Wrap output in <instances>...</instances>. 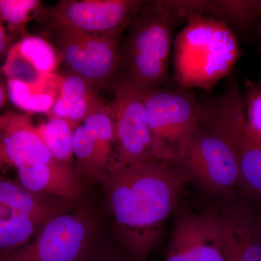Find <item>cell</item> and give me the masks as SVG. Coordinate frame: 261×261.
<instances>
[{
    "label": "cell",
    "instance_id": "6da1fadb",
    "mask_svg": "<svg viewBox=\"0 0 261 261\" xmlns=\"http://www.w3.org/2000/svg\"><path fill=\"white\" fill-rule=\"evenodd\" d=\"M101 181L123 245L146 261L190 180L175 163L152 161L111 170Z\"/></svg>",
    "mask_w": 261,
    "mask_h": 261
},
{
    "label": "cell",
    "instance_id": "7a4b0ae2",
    "mask_svg": "<svg viewBox=\"0 0 261 261\" xmlns=\"http://www.w3.org/2000/svg\"><path fill=\"white\" fill-rule=\"evenodd\" d=\"M174 41V80L182 89L211 90L241 56L234 32L219 20L190 15Z\"/></svg>",
    "mask_w": 261,
    "mask_h": 261
},
{
    "label": "cell",
    "instance_id": "3957f363",
    "mask_svg": "<svg viewBox=\"0 0 261 261\" xmlns=\"http://www.w3.org/2000/svg\"><path fill=\"white\" fill-rule=\"evenodd\" d=\"M177 21L164 1H145L122 42L117 84L145 92L166 83L173 27Z\"/></svg>",
    "mask_w": 261,
    "mask_h": 261
},
{
    "label": "cell",
    "instance_id": "277c9868",
    "mask_svg": "<svg viewBox=\"0 0 261 261\" xmlns=\"http://www.w3.org/2000/svg\"><path fill=\"white\" fill-rule=\"evenodd\" d=\"M123 32L97 35L46 25L44 34L58 49L66 72L98 90H108L115 89L119 79Z\"/></svg>",
    "mask_w": 261,
    "mask_h": 261
},
{
    "label": "cell",
    "instance_id": "5b68a950",
    "mask_svg": "<svg viewBox=\"0 0 261 261\" xmlns=\"http://www.w3.org/2000/svg\"><path fill=\"white\" fill-rule=\"evenodd\" d=\"M185 89L157 88L143 92L157 161L176 163L197 123V99Z\"/></svg>",
    "mask_w": 261,
    "mask_h": 261
},
{
    "label": "cell",
    "instance_id": "8992f818",
    "mask_svg": "<svg viewBox=\"0 0 261 261\" xmlns=\"http://www.w3.org/2000/svg\"><path fill=\"white\" fill-rule=\"evenodd\" d=\"M190 181L214 193L228 194L240 187L236 151L222 136L197 123L190 142L174 163Z\"/></svg>",
    "mask_w": 261,
    "mask_h": 261
},
{
    "label": "cell",
    "instance_id": "52a82bcc",
    "mask_svg": "<svg viewBox=\"0 0 261 261\" xmlns=\"http://www.w3.org/2000/svg\"><path fill=\"white\" fill-rule=\"evenodd\" d=\"M92 228L82 212L57 215L31 241L1 255L0 261H91Z\"/></svg>",
    "mask_w": 261,
    "mask_h": 261
},
{
    "label": "cell",
    "instance_id": "ba28073f",
    "mask_svg": "<svg viewBox=\"0 0 261 261\" xmlns=\"http://www.w3.org/2000/svg\"><path fill=\"white\" fill-rule=\"evenodd\" d=\"M141 0H61L44 7L38 20L85 34L125 30L142 9Z\"/></svg>",
    "mask_w": 261,
    "mask_h": 261
},
{
    "label": "cell",
    "instance_id": "9c48e42d",
    "mask_svg": "<svg viewBox=\"0 0 261 261\" xmlns=\"http://www.w3.org/2000/svg\"><path fill=\"white\" fill-rule=\"evenodd\" d=\"M114 90L110 106L114 117L116 154L109 171L157 161L143 92L121 84H117Z\"/></svg>",
    "mask_w": 261,
    "mask_h": 261
},
{
    "label": "cell",
    "instance_id": "30bf717a",
    "mask_svg": "<svg viewBox=\"0 0 261 261\" xmlns=\"http://www.w3.org/2000/svg\"><path fill=\"white\" fill-rule=\"evenodd\" d=\"M165 261H225L217 212L178 215Z\"/></svg>",
    "mask_w": 261,
    "mask_h": 261
},
{
    "label": "cell",
    "instance_id": "8fae6325",
    "mask_svg": "<svg viewBox=\"0 0 261 261\" xmlns=\"http://www.w3.org/2000/svg\"><path fill=\"white\" fill-rule=\"evenodd\" d=\"M51 161L29 114L6 111L0 116V172Z\"/></svg>",
    "mask_w": 261,
    "mask_h": 261
},
{
    "label": "cell",
    "instance_id": "7c38bea8",
    "mask_svg": "<svg viewBox=\"0 0 261 261\" xmlns=\"http://www.w3.org/2000/svg\"><path fill=\"white\" fill-rule=\"evenodd\" d=\"M225 261H261V212L247 200L217 212Z\"/></svg>",
    "mask_w": 261,
    "mask_h": 261
},
{
    "label": "cell",
    "instance_id": "4fadbf2b",
    "mask_svg": "<svg viewBox=\"0 0 261 261\" xmlns=\"http://www.w3.org/2000/svg\"><path fill=\"white\" fill-rule=\"evenodd\" d=\"M179 10L186 18L202 15L223 22L231 30L242 33L253 32L261 20L260 0L181 1Z\"/></svg>",
    "mask_w": 261,
    "mask_h": 261
},
{
    "label": "cell",
    "instance_id": "5bb4252c",
    "mask_svg": "<svg viewBox=\"0 0 261 261\" xmlns=\"http://www.w3.org/2000/svg\"><path fill=\"white\" fill-rule=\"evenodd\" d=\"M20 185L29 191L74 200L80 195L82 187L78 175L71 165L51 161L18 170Z\"/></svg>",
    "mask_w": 261,
    "mask_h": 261
},
{
    "label": "cell",
    "instance_id": "9a60e30c",
    "mask_svg": "<svg viewBox=\"0 0 261 261\" xmlns=\"http://www.w3.org/2000/svg\"><path fill=\"white\" fill-rule=\"evenodd\" d=\"M58 96L48 118L65 120L74 128L83 123L98 99V89L88 82L65 71L56 73Z\"/></svg>",
    "mask_w": 261,
    "mask_h": 261
},
{
    "label": "cell",
    "instance_id": "2e32d148",
    "mask_svg": "<svg viewBox=\"0 0 261 261\" xmlns=\"http://www.w3.org/2000/svg\"><path fill=\"white\" fill-rule=\"evenodd\" d=\"M0 204L13 213L29 216L42 224L57 215L65 213L69 207L68 201L34 193L1 174Z\"/></svg>",
    "mask_w": 261,
    "mask_h": 261
},
{
    "label": "cell",
    "instance_id": "e0dca14e",
    "mask_svg": "<svg viewBox=\"0 0 261 261\" xmlns=\"http://www.w3.org/2000/svg\"><path fill=\"white\" fill-rule=\"evenodd\" d=\"M10 51L18 68L25 74L37 78L56 74L61 63L58 49L41 36L29 34L13 44Z\"/></svg>",
    "mask_w": 261,
    "mask_h": 261
},
{
    "label": "cell",
    "instance_id": "ac0fdd59",
    "mask_svg": "<svg viewBox=\"0 0 261 261\" xmlns=\"http://www.w3.org/2000/svg\"><path fill=\"white\" fill-rule=\"evenodd\" d=\"M82 125L93 141L99 167L105 176L111 168L116 144L114 117L110 104L98 99Z\"/></svg>",
    "mask_w": 261,
    "mask_h": 261
},
{
    "label": "cell",
    "instance_id": "d6986e66",
    "mask_svg": "<svg viewBox=\"0 0 261 261\" xmlns=\"http://www.w3.org/2000/svg\"><path fill=\"white\" fill-rule=\"evenodd\" d=\"M229 142L238 156L240 190L247 197L261 202V146L249 140L245 129L231 136Z\"/></svg>",
    "mask_w": 261,
    "mask_h": 261
},
{
    "label": "cell",
    "instance_id": "ffe728a7",
    "mask_svg": "<svg viewBox=\"0 0 261 261\" xmlns=\"http://www.w3.org/2000/svg\"><path fill=\"white\" fill-rule=\"evenodd\" d=\"M6 83L12 102L28 113L47 115L58 98L56 73L39 84H27L9 80H6Z\"/></svg>",
    "mask_w": 261,
    "mask_h": 261
},
{
    "label": "cell",
    "instance_id": "44dd1931",
    "mask_svg": "<svg viewBox=\"0 0 261 261\" xmlns=\"http://www.w3.org/2000/svg\"><path fill=\"white\" fill-rule=\"evenodd\" d=\"M75 128L65 120L48 118L36 126L38 135L51 157L58 162L71 165L73 161V135Z\"/></svg>",
    "mask_w": 261,
    "mask_h": 261
},
{
    "label": "cell",
    "instance_id": "7402d4cb",
    "mask_svg": "<svg viewBox=\"0 0 261 261\" xmlns=\"http://www.w3.org/2000/svg\"><path fill=\"white\" fill-rule=\"evenodd\" d=\"M43 225L29 216L15 213L8 217H0V256L28 243Z\"/></svg>",
    "mask_w": 261,
    "mask_h": 261
},
{
    "label": "cell",
    "instance_id": "603a6c76",
    "mask_svg": "<svg viewBox=\"0 0 261 261\" xmlns=\"http://www.w3.org/2000/svg\"><path fill=\"white\" fill-rule=\"evenodd\" d=\"M39 0H0V20L6 24L12 38L29 35L27 24L32 18H39L44 8Z\"/></svg>",
    "mask_w": 261,
    "mask_h": 261
},
{
    "label": "cell",
    "instance_id": "cb8c5ba5",
    "mask_svg": "<svg viewBox=\"0 0 261 261\" xmlns=\"http://www.w3.org/2000/svg\"><path fill=\"white\" fill-rule=\"evenodd\" d=\"M73 153L76 160L75 172L102 179L104 175L99 167L93 141L82 124L73 130Z\"/></svg>",
    "mask_w": 261,
    "mask_h": 261
},
{
    "label": "cell",
    "instance_id": "d4e9b609",
    "mask_svg": "<svg viewBox=\"0 0 261 261\" xmlns=\"http://www.w3.org/2000/svg\"><path fill=\"white\" fill-rule=\"evenodd\" d=\"M245 87V135L249 140L261 146V84L246 80Z\"/></svg>",
    "mask_w": 261,
    "mask_h": 261
},
{
    "label": "cell",
    "instance_id": "484cf974",
    "mask_svg": "<svg viewBox=\"0 0 261 261\" xmlns=\"http://www.w3.org/2000/svg\"><path fill=\"white\" fill-rule=\"evenodd\" d=\"M13 38L10 37L8 31L0 20V58L8 54L13 44Z\"/></svg>",
    "mask_w": 261,
    "mask_h": 261
},
{
    "label": "cell",
    "instance_id": "4316f807",
    "mask_svg": "<svg viewBox=\"0 0 261 261\" xmlns=\"http://www.w3.org/2000/svg\"><path fill=\"white\" fill-rule=\"evenodd\" d=\"M5 77L3 70L0 69V111L4 106L8 96V87L5 83Z\"/></svg>",
    "mask_w": 261,
    "mask_h": 261
},
{
    "label": "cell",
    "instance_id": "83f0119b",
    "mask_svg": "<svg viewBox=\"0 0 261 261\" xmlns=\"http://www.w3.org/2000/svg\"><path fill=\"white\" fill-rule=\"evenodd\" d=\"M108 261H125L123 258H121V257H111L110 258H108Z\"/></svg>",
    "mask_w": 261,
    "mask_h": 261
},
{
    "label": "cell",
    "instance_id": "f1b7e54d",
    "mask_svg": "<svg viewBox=\"0 0 261 261\" xmlns=\"http://www.w3.org/2000/svg\"><path fill=\"white\" fill-rule=\"evenodd\" d=\"M260 5H261V0H260Z\"/></svg>",
    "mask_w": 261,
    "mask_h": 261
},
{
    "label": "cell",
    "instance_id": "f546056e",
    "mask_svg": "<svg viewBox=\"0 0 261 261\" xmlns=\"http://www.w3.org/2000/svg\"><path fill=\"white\" fill-rule=\"evenodd\" d=\"M260 83L261 84V81H260Z\"/></svg>",
    "mask_w": 261,
    "mask_h": 261
}]
</instances>
